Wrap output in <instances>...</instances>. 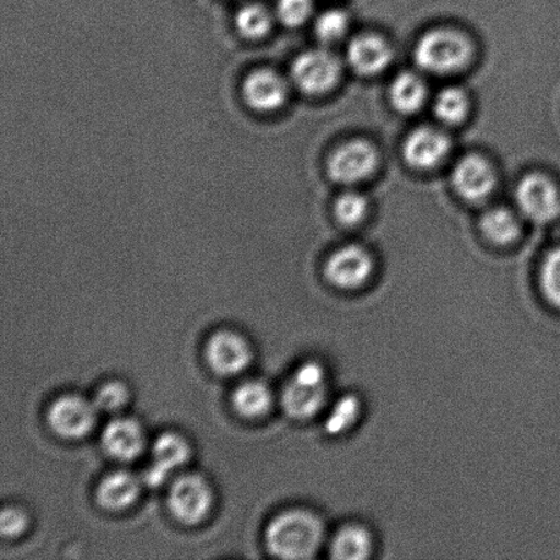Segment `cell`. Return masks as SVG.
Instances as JSON below:
<instances>
[{"label": "cell", "instance_id": "6da1fadb", "mask_svg": "<svg viewBox=\"0 0 560 560\" xmlns=\"http://www.w3.org/2000/svg\"><path fill=\"white\" fill-rule=\"evenodd\" d=\"M324 539V526L306 510H288L271 521L266 532L268 550L282 559L302 560L316 556Z\"/></svg>", "mask_w": 560, "mask_h": 560}, {"label": "cell", "instance_id": "7a4b0ae2", "mask_svg": "<svg viewBox=\"0 0 560 560\" xmlns=\"http://www.w3.org/2000/svg\"><path fill=\"white\" fill-rule=\"evenodd\" d=\"M474 47L464 33L441 27L427 32L417 43L415 59L428 73L452 74L470 62Z\"/></svg>", "mask_w": 560, "mask_h": 560}, {"label": "cell", "instance_id": "3957f363", "mask_svg": "<svg viewBox=\"0 0 560 560\" xmlns=\"http://www.w3.org/2000/svg\"><path fill=\"white\" fill-rule=\"evenodd\" d=\"M327 395L326 370L316 361H307L296 368L283 387L282 406L293 419L307 420L320 413L327 402Z\"/></svg>", "mask_w": 560, "mask_h": 560}, {"label": "cell", "instance_id": "277c9868", "mask_svg": "<svg viewBox=\"0 0 560 560\" xmlns=\"http://www.w3.org/2000/svg\"><path fill=\"white\" fill-rule=\"evenodd\" d=\"M515 202L521 215L535 223L552 222L560 215V194L546 175L529 174L515 189Z\"/></svg>", "mask_w": 560, "mask_h": 560}, {"label": "cell", "instance_id": "5b68a950", "mask_svg": "<svg viewBox=\"0 0 560 560\" xmlns=\"http://www.w3.org/2000/svg\"><path fill=\"white\" fill-rule=\"evenodd\" d=\"M377 163L378 153L370 141L353 140L334 151L328 161V173L335 183L354 185L370 177Z\"/></svg>", "mask_w": 560, "mask_h": 560}, {"label": "cell", "instance_id": "8992f818", "mask_svg": "<svg viewBox=\"0 0 560 560\" xmlns=\"http://www.w3.org/2000/svg\"><path fill=\"white\" fill-rule=\"evenodd\" d=\"M339 75V60L327 49H310L299 55L291 68V79L295 85L311 95L331 90L337 84Z\"/></svg>", "mask_w": 560, "mask_h": 560}, {"label": "cell", "instance_id": "52a82bcc", "mask_svg": "<svg viewBox=\"0 0 560 560\" xmlns=\"http://www.w3.org/2000/svg\"><path fill=\"white\" fill-rule=\"evenodd\" d=\"M211 504V488L200 476L179 477L170 488L168 508L174 517L185 525L201 523L210 513Z\"/></svg>", "mask_w": 560, "mask_h": 560}, {"label": "cell", "instance_id": "ba28073f", "mask_svg": "<svg viewBox=\"0 0 560 560\" xmlns=\"http://www.w3.org/2000/svg\"><path fill=\"white\" fill-rule=\"evenodd\" d=\"M96 406L79 395H65L48 410V424L66 439L84 438L96 422Z\"/></svg>", "mask_w": 560, "mask_h": 560}, {"label": "cell", "instance_id": "9c48e42d", "mask_svg": "<svg viewBox=\"0 0 560 560\" xmlns=\"http://www.w3.org/2000/svg\"><path fill=\"white\" fill-rule=\"evenodd\" d=\"M372 272L370 252L359 245L343 246L334 252L326 265V277L338 289H359L371 279Z\"/></svg>", "mask_w": 560, "mask_h": 560}, {"label": "cell", "instance_id": "30bf717a", "mask_svg": "<svg viewBox=\"0 0 560 560\" xmlns=\"http://www.w3.org/2000/svg\"><path fill=\"white\" fill-rule=\"evenodd\" d=\"M206 353L208 364L223 376H234L245 371L252 360L248 340L228 329L212 335L208 340Z\"/></svg>", "mask_w": 560, "mask_h": 560}, {"label": "cell", "instance_id": "8fae6325", "mask_svg": "<svg viewBox=\"0 0 560 560\" xmlns=\"http://www.w3.org/2000/svg\"><path fill=\"white\" fill-rule=\"evenodd\" d=\"M452 180L455 190L465 200L482 201L495 189L497 175L486 158L470 153L455 164Z\"/></svg>", "mask_w": 560, "mask_h": 560}, {"label": "cell", "instance_id": "7c38bea8", "mask_svg": "<svg viewBox=\"0 0 560 560\" xmlns=\"http://www.w3.org/2000/svg\"><path fill=\"white\" fill-rule=\"evenodd\" d=\"M450 139L443 130L421 126L411 131L404 145V156L411 167L432 168L444 161L450 151Z\"/></svg>", "mask_w": 560, "mask_h": 560}, {"label": "cell", "instance_id": "4fadbf2b", "mask_svg": "<svg viewBox=\"0 0 560 560\" xmlns=\"http://www.w3.org/2000/svg\"><path fill=\"white\" fill-rule=\"evenodd\" d=\"M188 442L177 433H163L153 444V464L144 471V482L156 488L166 482L174 469H178L189 459Z\"/></svg>", "mask_w": 560, "mask_h": 560}, {"label": "cell", "instance_id": "5bb4252c", "mask_svg": "<svg viewBox=\"0 0 560 560\" xmlns=\"http://www.w3.org/2000/svg\"><path fill=\"white\" fill-rule=\"evenodd\" d=\"M245 102L259 112H272L283 106L289 86L283 77L271 69L255 70L243 86Z\"/></svg>", "mask_w": 560, "mask_h": 560}, {"label": "cell", "instance_id": "9a60e30c", "mask_svg": "<svg viewBox=\"0 0 560 560\" xmlns=\"http://www.w3.org/2000/svg\"><path fill=\"white\" fill-rule=\"evenodd\" d=\"M393 48L377 35L357 36L348 47L350 68L360 75H376L386 70L393 60Z\"/></svg>", "mask_w": 560, "mask_h": 560}, {"label": "cell", "instance_id": "2e32d148", "mask_svg": "<svg viewBox=\"0 0 560 560\" xmlns=\"http://www.w3.org/2000/svg\"><path fill=\"white\" fill-rule=\"evenodd\" d=\"M103 448L109 457L119 460H131L144 450L145 438L139 422L118 419L109 422L102 436Z\"/></svg>", "mask_w": 560, "mask_h": 560}, {"label": "cell", "instance_id": "e0dca14e", "mask_svg": "<svg viewBox=\"0 0 560 560\" xmlns=\"http://www.w3.org/2000/svg\"><path fill=\"white\" fill-rule=\"evenodd\" d=\"M140 481L129 471H114L104 477L97 488V502L112 512H119L133 504L139 498Z\"/></svg>", "mask_w": 560, "mask_h": 560}, {"label": "cell", "instance_id": "ac0fdd59", "mask_svg": "<svg viewBox=\"0 0 560 560\" xmlns=\"http://www.w3.org/2000/svg\"><path fill=\"white\" fill-rule=\"evenodd\" d=\"M427 85L420 75L404 71L395 77L389 88V101L397 112L415 114L424 106L427 101Z\"/></svg>", "mask_w": 560, "mask_h": 560}, {"label": "cell", "instance_id": "d6986e66", "mask_svg": "<svg viewBox=\"0 0 560 560\" xmlns=\"http://www.w3.org/2000/svg\"><path fill=\"white\" fill-rule=\"evenodd\" d=\"M372 537L364 526L348 525L338 530L331 542V556L339 560H362L370 558Z\"/></svg>", "mask_w": 560, "mask_h": 560}, {"label": "cell", "instance_id": "ffe728a7", "mask_svg": "<svg viewBox=\"0 0 560 560\" xmlns=\"http://www.w3.org/2000/svg\"><path fill=\"white\" fill-rule=\"evenodd\" d=\"M480 228L482 234L497 245L512 244L521 234L520 219L503 207L488 210L481 218Z\"/></svg>", "mask_w": 560, "mask_h": 560}, {"label": "cell", "instance_id": "44dd1931", "mask_svg": "<svg viewBox=\"0 0 560 560\" xmlns=\"http://www.w3.org/2000/svg\"><path fill=\"white\" fill-rule=\"evenodd\" d=\"M233 404L240 415L248 419H257L271 409L272 394L266 383L248 381L235 389Z\"/></svg>", "mask_w": 560, "mask_h": 560}, {"label": "cell", "instance_id": "7402d4cb", "mask_svg": "<svg viewBox=\"0 0 560 560\" xmlns=\"http://www.w3.org/2000/svg\"><path fill=\"white\" fill-rule=\"evenodd\" d=\"M469 97L458 86H448L439 93L433 102V113L443 124L458 125L468 117Z\"/></svg>", "mask_w": 560, "mask_h": 560}, {"label": "cell", "instance_id": "603a6c76", "mask_svg": "<svg viewBox=\"0 0 560 560\" xmlns=\"http://www.w3.org/2000/svg\"><path fill=\"white\" fill-rule=\"evenodd\" d=\"M361 413L360 400L354 395H345L332 406L327 417L326 430L331 435H340L353 428Z\"/></svg>", "mask_w": 560, "mask_h": 560}, {"label": "cell", "instance_id": "cb8c5ba5", "mask_svg": "<svg viewBox=\"0 0 560 560\" xmlns=\"http://www.w3.org/2000/svg\"><path fill=\"white\" fill-rule=\"evenodd\" d=\"M272 15L265 5L250 3L244 5L237 14V26L246 37H261L271 30Z\"/></svg>", "mask_w": 560, "mask_h": 560}, {"label": "cell", "instance_id": "d4e9b609", "mask_svg": "<svg viewBox=\"0 0 560 560\" xmlns=\"http://www.w3.org/2000/svg\"><path fill=\"white\" fill-rule=\"evenodd\" d=\"M349 30V16L343 10L324 11L315 25L316 35L323 43L331 44L342 40Z\"/></svg>", "mask_w": 560, "mask_h": 560}, {"label": "cell", "instance_id": "484cf974", "mask_svg": "<svg viewBox=\"0 0 560 560\" xmlns=\"http://www.w3.org/2000/svg\"><path fill=\"white\" fill-rule=\"evenodd\" d=\"M335 217L346 226H354L360 223L368 212V201L359 191H345L335 201Z\"/></svg>", "mask_w": 560, "mask_h": 560}, {"label": "cell", "instance_id": "4316f807", "mask_svg": "<svg viewBox=\"0 0 560 560\" xmlns=\"http://www.w3.org/2000/svg\"><path fill=\"white\" fill-rule=\"evenodd\" d=\"M540 283L546 299L560 310V246L552 249L542 262Z\"/></svg>", "mask_w": 560, "mask_h": 560}, {"label": "cell", "instance_id": "83f0119b", "mask_svg": "<svg viewBox=\"0 0 560 560\" xmlns=\"http://www.w3.org/2000/svg\"><path fill=\"white\" fill-rule=\"evenodd\" d=\"M129 399V392L124 383L109 382L104 384L103 387L97 389L93 405L96 406L98 411L104 413H115L124 408Z\"/></svg>", "mask_w": 560, "mask_h": 560}, {"label": "cell", "instance_id": "f1b7e54d", "mask_svg": "<svg viewBox=\"0 0 560 560\" xmlns=\"http://www.w3.org/2000/svg\"><path fill=\"white\" fill-rule=\"evenodd\" d=\"M315 0H279L278 16L289 26L301 25L310 19Z\"/></svg>", "mask_w": 560, "mask_h": 560}, {"label": "cell", "instance_id": "f546056e", "mask_svg": "<svg viewBox=\"0 0 560 560\" xmlns=\"http://www.w3.org/2000/svg\"><path fill=\"white\" fill-rule=\"evenodd\" d=\"M27 528V515L19 508H5L0 515V530L5 537H16Z\"/></svg>", "mask_w": 560, "mask_h": 560}]
</instances>
